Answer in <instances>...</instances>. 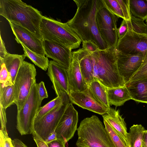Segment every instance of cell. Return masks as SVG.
<instances>
[{
  "label": "cell",
  "instance_id": "obj_1",
  "mask_svg": "<svg viewBox=\"0 0 147 147\" xmlns=\"http://www.w3.org/2000/svg\"><path fill=\"white\" fill-rule=\"evenodd\" d=\"M77 7L74 17L67 23L83 41L90 40L100 50L108 48L101 37L96 22V15L102 0H74Z\"/></svg>",
  "mask_w": 147,
  "mask_h": 147
},
{
  "label": "cell",
  "instance_id": "obj_2",
  "mask_svg": "<svg viewBox=\"0 0 147 147\" xmlns=\"http://www.w3.org/2000/svg\"><path fill=\"white\" fill-rule=\"evenodd\" d=\"M0 15L44 40L40 28L43 16L37 9L21 0H0Z\"/></svg>",
  "mask_w": 147,
  "mask_h": 147
},
{
  "label": "cell",
  "instance_id": "obj_3",
  "mask_svg": "<svg viewBox=\"0 0 147 147\" xmlns=\"http://www.w3.org/2000/svg\"><path fill=\"white\" fill-rule=\"evenodd\" d=\"M90 53L95 79L107 88L125 86L118 71L116 48L108 47Z\"/></svg>",
  "mask_w": 147,
  "mask_h": 147
},
{
  "label": "cell",
  "instance_id": "obj_4",
  "mask_svg": "<svg viewBox=\"0 0 147 147\" xmlns=\"http://www.w3.org/2000/svg\"><path fill=\"white\" fill-rule=\"evenodd\" d=\"M77 130V147H113L105 126L95 115L82 120Z\"/></svg>",
  "mask_w": 147,
  "mask_h": 147
},
{
  "label": "cell",
  "instance_id": "obj_5",
  "mask_svg": "<svg viewBox=\"0 0 147 147\" xmlns=\"http://www.w3.org/2000/svg\"><path fill=\"white\" fill-rule=\"evenodd\" d=\"M40 28L44 40L57 43L71 50L80 47L81 40L67 22L62 23L43 16Z\"/></svg>",
  "mask_w": 147,
  "mask_h": 147
},
{
  "label": "cell",
  "instance_id": "obj_6",
  "mask_svg": "<svg viewBox=\"0 0 147 147\" xmlns=\"http://www.w3.org/2000/svg\"><path fill=\"white\" fill-rule=\"evenodd\" d=\"M39 103L38 84L35 83L21 109L18 111L16 128L21 135L31 134L37 112L41 107Z\"/></svg>",
  "mask_w": 147,
  "mask_h": 147
},
{
  "label": "cell",
  "instance_id": "obj_7",
  "mask_svg": "<svg viewBox=\"0 0 147 147\" xmlns=\"http://www.w3.org/2000/svg\"><path fill=\"white\" fill-rule=\"evenodd\" d=\"M36 69L34 65L24 61L16 77L13 84L14 103L18 111L22 107L36 83Z\"/></svg>",
  "mask_w": 147,
  "mask_h": 147
},
{
  "label": "cell",
  "instance_id": "obj_8",
  "mask_svg": "<svg viewBox=\"0 0 147 147\" xmlns=\"http://www.w3.org/2000/svg\"><path fill=\"white\" fill-rule=\"evenodd\" d=\"M118 18L105 7L102 1L96 13V22L100 36L108 47L116 48L118 40Z\"/></svg>",
  "mask_w": 147,
  "mask_h": 147
},
{
  "label": "cell",
  "instance_id": "obj_9",
  "mask_svg": "<svg viewBox=\"0 0 147 147\" xmlns=\"http://www.w3.org/2000/svg\"><path fill=\"white\" fill-rule=\"evenodd\" d=\"M116 50L131 55L142 53L144 57L147 52V34L127 30L124 36L118 40Z\"/></svg>",
  "mask_w": 147,
  "mask_h": 147
},
{
  "label": "cell",
  "instance_id": "obj_10",
  "mask_svg": "<svg viewBox=\"0 0 147 147\" xmlns=\"http://www.w3.org/2000/svg\"><path fill=\"white\" fill-rule=\"evenodd\" d=\"M78 121V112L70 102L67 105L55 130L57 139L67 143L72 138L77 130Z\"/></svg>",
  "mask_w": 147,
  "mask_h": 147
},
{
  "label": "cell",
  "instance_id": "obj_11",
  "mask_svg": "<svg viewBox=\"0 0 147 147\" xmlns=\"http://www.w3.org/2000/svg\"><path fill=\"white\" fill-rule=\"evenodd\" d=\"M67 105L62 104L57 106L34 122V131L44 141L55 131Z\"/></svg>",
  "mask_w": 147,
  "mask_h": 147
},
{
  "label": "cell",
  "instance_id": "obj_12",
  "mask_svg": "<svg viewBox=\"0 0 147 147\" xmlns=\"http://www.w3.org/2000/svg\"><path fill=\"white\" fill-rule=\"evenodd\" d=\"M116 51L118 71L126 84L141 66L144 55L142 53L131 55Z\"/></svg>",
  "mask_w": 147,
  "mask_h": 147
},
{
  "label": "cell",
  "instance_id": "obj_13",
  "mask_svg": "<svg viewBox=\"0 0 147 147\" xmlns=\"http://www.w3.org/2000/svg\"><path fill=\"white\" fill-rule=\"evenodd\" d=\"M9 23L18 43L21 42L32 51L45 56L43 41L26 28L13 23Z\"/></svg>",
  "mask_w": 147,
  "mask_h": 147
},
{
  "label": "cell",
  "instance_id": "obj_14",
  "mask_svg": "<svg viewBox=\"0 0 147 147\" xmlns=\"http://www.w3.org/2000/svg\"><path fill=\"white\" fill-rule=\"evenodd\" d=\"M69 95L70 101L72 103L102 115L109 110L95 99L88 87L82 92H71Z\"/></svg>",
  "mask_w": 147,
  "mask_h": 147
},
{
  "label": "cell",
  "instance_id": "obj_15",
  "mask_svg": "<svg viewBox=\"0 0 147 147\" xmlns=\"http://www.w3.org/2000/svg\"><path fill=\"white\" fill-rule=\"evenodd\" d=\"M43 44L47 57L52 59L68 70L72 59L71 50L46 40H44Z\"/></svg>",
  "mask_w": 147,
  "mask_h": 147
},
{
  "label": "cell",
  "instance_id": "obj_16",
  "mask_svg": "<svg viewBox=\"0 0 147 147\" xmlns=\"http://www.w3.org/2000/svg\"><path fill=\"white\" fill-rule=\"evenodd\" d=\"M72 59L68 72L69 94L72 92H82L88 87L81 72L77 51L72 52Z\"/></svg>",
  "mask_w": 147,
  "mask_h": 147
},
{
  "label": "cell",
  "instance_id": "obj_17",
  "mask_svg": "<svg viewBox=\"0 0 147 147\" xmlns=\"http://www.w3.org/2000/svg\"><path fill=\"white\" fill-rule=\"evenodd\" d=\"M105 120L120 135L128 147H130L129 134L127 132L126 124L118 110L111 108L102 115Z\"/></svg>",
  "mask_w": 147,
  "mask_h": 147
},
{
  "label": "cell",
  "instance_id": "obj_18",
  "mask_svg": "<svg viewBox=\"0 0 147 147\" xmlns=\"http://www.w3.org/2000/svg\"><path fill=\"white\" fill-rule=\"evenodd\" d=\"M77 51L82 76L88 86L95 79L90 53L82 48L78 50Z\"/></svg>",
  "mask_w": 147,
  "mask_h": 147
},
{
  "label": "cell",
  "instance_id": "obj_19",
  "mask_svg": "<svg viewBox=\"0 0 147 147\" xmlns=\"http://www.w3.org/2000/svg\"><path fill=\"white\" fill-rule=\"evenodd\" d=\"M125 86L131 99L147 104V78L128 82Z\"/></svg>",
  "mask_w": 147,
  "mask_h": 147
},
{
  "label": "cell",
  "instance_id": "obj_20",
  "mask_svg": "<svg viewBox=\"0 0 147 147\" xmlns=\"http://www.w3.org/2000/svg\"><path fill=\"white\" fill-rule=\"evenodd\" d=\"M47 69V74L50 79L57 82L69 94L67 70L53 60L49 61Z\"/></svg>",
  "mask_w": 147,
  "mask_h": 147
},
{
  "label": "cell",
  "instance_id": "obj_21",
  "mask_svg": "<svg viewBox=\"0 0 147 147\" xmlns=\"http://www.w3.org/2000/svg\"><path fill=\"white\" fill-rule=\"evenodd\" d=\"M129 0H102L105 7L118 18L128 20L131 17Z\"/></svg>",
  "mask_w": 147,
  "mask_h": 147
},
{
  "label": "cell",
  "instance_id": "obj_22",
  "mask_svg": "<svg viewBox=\"0 0 147 147\" xmlns=\"http://www.w3.org/2000/svg\"><path fill=\"white\" fill-rule=\"evenodd\" d=\"M108 101L110 105L116 107L123 105L127 101L131 99L125 86L111 88H107Z\"/></svg>",
  "mask_w": 147,
  "mask_h": 147
},
{
  "label": "cell",
  "instance_id": "obj_23",
  "mask_svg": "<svg viewBox=\"0 0 147 147\" xmlns=\"http://www.w3.org/2000/svg\"><path fill=\"white\" fill-rule=\"evenodd\" d=\"M88 88L100 104L109 109L111 108L108 101L107 87L95 79L88 85Z\"/></svg>",
  "mask_w": 147,
  "mask_h": 147
},
{
  "label": "cell",
  "instance_id": "obj_24",
  "mask_svg": "<svg viewBox=\"0 0 147 147\" xmlns=\"http://www.w3.org/2000/svg\"><path fill=\"white\" fill-rule=\"evenodd\" d=\"M26 57L24 54L19 55L8 53L3 58V63L11 74L13 84L20 67Z\"/></svg>",
  "mask_w": 147,
  "mask_h": 147
},
{
  "label": "cell",
  "instance_id": "obj_25",
  "mask_svg": "<svg viewBox=\"0 0 147 147\" xmlns=\"http://www.w3.org/2000/svg\"><path fill=\"white\" fill-rule=\"evenodd\" d=\"M130 13L144 21L147 18V0H129Z\"/></svg>",
  "mask_w": 147,
  "mask_h": 147
},
{
  "label": "cell",
  "instance_id": "obj_26",
  "mask_svg": "<svg viewBox=\"0 0 147 147\" xmlns=\"http://www.w3.org/2000/svg\"><path fill=\"white\" fill-rule=\"evenodd\" d=\"M23 47L24 54L36 65L46 71L48 69L49 61L47 57L34 52L20 43Z\"/></svg>",
  "mask_w": 147,
  "mask_h": 147
},
{
  "label": "cell",
  "instance_id": "obj_27",
  "mask_svg": "<svg viewBox=\"0 0 147 147\" xmlns=\"http://www.w3.org/2000/svg\"><path fill=\"white\" fill-rule=\"evenodd\" d=\"M144 127L141 124L134 125L129 129L130 147H142Z\"/></svg>",
  "mask_w": 147,
  "mask_h": 147
},
{
  "label": "cell",
  "instance_id": "obj_28",
  "mask_svg": "<svg viewBox=\"0 0 147 147\" xmlns=\"http://www.w3.org/2000/svg\"><path fill=\"white\" fill-rule=\"evenodd\" d=\"M0 106L6 109L14 103L13 85L4 87L0 86Z\"/></svg>",
  "mask_w": 147,
  "mask_h": 147
},
{
  "label": "cell",
  "instance_id": "obj_29",
  "mask_svg": "<svg viewBox=\"0 0 147 147\" xmlns=\"http://www.w3.org/2000/svg\"><path fill=\"white\" fill-rule=\"evenodd\" d=\"M126 20L127 30L139 34H147V26L144 20L135 17L131 14L130 20Z\"/></svg>",
  "mask_w": 147,
  "mask_h": 147
},
{
  "label": "cell",
  "instance_id": "obj_30",
  "mask_svg": "<svg viewBox=\"0 0 147 147\" xmlns=\"http://www.w3.org/2000/svg\"><path fill=\"white\" fill-rule=\"evenodd\" d=\"M103 122L113 147H128L122 138L104 119Z\"/></svg>",
  "mask_w": 147,
  "mask_h": 147
},
{
  "label": "cell",
  "instance_id": "obj_31",
  "mask_svg": "<svg viewBox=\"0 0 147 147\" xmlns=\"http://www.w3.org/2000/svg\"><path fill=\"white\" fill-rule=\"evenodd\" d=\"M62 104L63 103L61 99L59 97L57 96L43 107H40L37 112L34 122L38 121L56 107Z\"/></svg>",
  "mask_w": 147,
  "mask_h": 147
},
{
  "label": "cell",
  "instance_id": "obj_32",
  "mask_svg": "<svg viewBox=\"0 0 147 147\" xmlns=\"http://www.w3.org/2000/svg\"><path fill=\"white\" fill-rule=\"evenodd\" d=\"M50 80L53 84V88L55 90L57 96L61 98L63 105H67L70 102L69 94L56 81L52 79Z\"/></svg>",
  "mask_w": 147,
  "mask_h": 147
},
{
  "label": "cell",
  "instance_id": "obj_33",
  "mask_svg": "<svg viewBox=\"0 0 147 147\" xmlns=\"http://www.w3.org/2000/svg\"><path fill=\"white\" fill-rule=\"evenodd\" d=\"M1 65L0 86L4 87L13 85L10 73L7 71L4 63Z\"/></svg>",
  "mask_w": 147,
  "mask_h": 147
},
{
  "label": "cell",
  "instance_id": "obj_34",
  "mask_svg": "<svg viewBox=\"0 0 147 147\" xmlns=\"http://www.w3.org/2000/svg\"><path fill=\"white\" fill-rule=\"evenodd\" d=\"M147 78V52L144 57L142 64L137 71L133 75L129 82Z\"/></svg>",
  "mask_w": 147,
  "mask_h": 147
},
{
  "label": "cell",
  "instance_id": "obj_35",
  "mask_svg": "<svg viewBox=\"0 0 147 147\" xmlns=\"http://www.w3.org/2000/svg\"><path fill=\"white\" fill-rule=\"evenodd\" d=\"M0 147H14L13 140L9 137L7 131L0 130Z\"/></svg>",
  "mask_w": 147,
  "mask_h": 147
},
{
  "label": "cell",
  "instance_id": "obj_36",
  "mask_svg": "<svg viewBox=\"0 0 147 147\" xmlns=\"http://www.w3.org/2000/svg\"><path fill=\"white\" fill-rule=\"evenodd\" d=\"M38 92L39 99V103L40 105L42 100L48 97L47 92L45 87L44 83L43 81L38 84Z\"/></svg>",
  "mask_w": 147,
  "mask_h": 147
},
{
  "label": "cell",
  "instance_id": "obj_37",
  "mask_svg": "<svg viewBox=\"0 0 147 147\" xmlns=\"http://www.w3.org/2000/svg\"><path fill=\"white\" fill-rule=\"evenodd\" d=\"M82 42V48L89 52H93L100 49L98 47L90 40H85Z\"/></svg>",
  "mask_w": 147,
  "mask_h": 147
},
{
  "label": "cell",
  "instance_id": "obj_38",
  "mask_svg": "<svg viewBox=\"0 0 147 147\" xmlns=\"http://www.w3.org/2000/svg\"><path fill=\"white\" fill-rule=\"evenodd\" d=\"M0 109V118L1 127L0 130L5 131H7L6 128L7 120L6 114V109L1 106Z\"/></svg>",
  "mask_w": 147,
  "mask_h": 147
},
{
  "label": "cell",
  "instance_id": "obj_39",
  "mask_svg": "<svg viewBox=\"0 0 147 147\" xmlns=\"http://www.w3.org/2000/svg\"><path fill=\"white\" fill-rule=\"evenodd\" d=\"M127 30L126 20H123L121 22L120 26L117 29L118 40L121 39L124 36Z\"/></svg>",
  "mask_w": 147,
  "mask_h": 147
},
{
  "label": "cell",
  "instance_id": "obj_40",
  "mask_svg": "<svg viewBox=\"0 0 147 147\" xmlns=\"http://www.w3.org/2000/svg\"><path fill=\"white\" fill-rule=\"evenodd\" d=\"M32 134L37 147H48L46 142L39 137L34 131Z\"/></svg>",
  "mask_w": 147,
  "mask_h": 147
},
{
  "label": "cell",
  "instance_id": "obj_41",
  "mask_svg": "<svg viewBox=\"0 0 147 147\" xmlns=\"http://www.w3.org/2000/svg\"><path fill=\"white\" fill-rule=\"evenodd\" d=\"M66 143L65 141L57 139L47 144L48 147H65Z\"/></svg>",
  "mask_w": 147,
  "mask_h": 147
},
{
  "label": "cell",
  "instance_id": "obj_42",
  "mask_svg": "<svg viewBox=\"0 0 147 147\" xmlns=\"http://www.w3.org/2000/svg\"><path fill=\"white\" fill-rule=\"evenodd\" d=\"M0 57L3 58L8 53L6 50L5 43L1 38L0 34Z\"/></svg>",
  "mask_w": 147,
  "mask_h": 147
},
{
  "label": "cell",
  "instance_id": "obj_43",
  "mask_svg": "<svg viewBox=\"0 0 147 147\" xmlns=\"http://www.w3.org/2000/svg\"><path fill=\"white\" fill-rule=\"evenodd\" d=\"M14 147H28L22 141L17 138L13 140Z\"/></svg>",
  "mask_w": 147,
  "mask_h": 147
},
{
  "label": "cell",
  "instance_id": "obj_44",
  "mask_svg": "<svg viewBox=\"0 0 147 147\" xmlns=\"http://www.w3.org/2000/svg\"><path fill=\"white\" fill-rule=\"evenodd\" d=\"M57 139V134L55 131L51 133L45 142L49 143Z\"/></svg>",
  "mask_w": 147,
  "mask_h": 147
},
{
  "label": "cell",
  "instance_id": "obj_45",
  "mask_svg": "<svg viewBox=\"0 0 147 147\" xmlns=\"http://www.w3.org/2000/svg\"><path fill=\"white\" fill-rule=\"evenodd\" d=\"M143 144L146 147H147V130H146L144 133Z\"/></svg>",
  "mask_w": 147,
  "mask_h": 147
},
{
  "label": "cell",
  "instance_id": "obj_46",
  "mask_svg": "<svg viewBox=\"0 0 147 147\" xmlns=\"http://www.w3.org/2000/svg\"><path fill=\"white\" fill-rule=\"evenodd\" d=\"M146 24L147 26V18L146 20Z\"/></svg>",
  "mask_w": 147,
  "mask_h": 147
},
{
  "label": "cell",
  "instance_id": "obj_47",
  "mask_svg": "<svg viewBox=\"0 0 147 147\" xmlns=\"http://www.w3.org/2000/svg\"><path fill=\"white\" fill-rule=\"evenodd\" d=\"M142 147H146V146L143 144Z\"/></svg>",
  "mask_w": 147,
  "mask_h": 147
}]
</instances>
